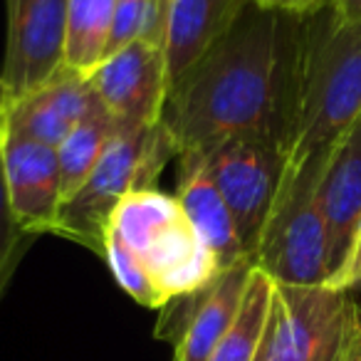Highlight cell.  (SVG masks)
I'll use <instances>...</instances> for the list:
<instances>
[{"label": "cell", "mask_w": 361, "mask_h": 361, "mask_svg": "<svg viewBox=\"0 0 361 361\" xmlns=\"http://www.w3.org/2000/svg\"><path fill=\"white\" fill-rule=\"evenodd\" d=\"M300 16L247 0L228 32L166 94L161 124L176 156H198L235 136L285 146Z\"/></svg>", "instance_id": "1"}, {"label": "cell", "mask_w": 361, "mask_h": 361, "mask_svg": "<svg viewBox=\"0 0 361 361\" xmlns=\"http://www.w3.org/2000/svg\"><path fill=\"white\" fill-rule=\"evenodd\" d=\"M361 119V23H344L334 6L300 16L285 136V166L326 154Z\"/></svg>", "instance_id": "2"}, {"label": "cell", "mask_w": 361, "mask_h": 361, "mask_svg": "<svg viewBox=\"0 0 361 361\" xmlns=\"http://www.w3.org/2000/svg\"><path fill=\"white\" fill-rule=\"evenodd\" d=\"M104 235H114L134 252L161 307L208 290L223 275L221 262L191 226L178 198L156 186L121 198L106 221Z\"/></svg>", "instance_id": "3"}, {"label": "cell", "mask_w": 361, "mask_h": 361, "mask_svg": "<svg viewBox=\"0 0 361 361\" xmlns=\"http://www.w3.org/2000/svg\"><path fill=\"white\" fill-rule=\"evenodd\" d=\"M361 310L349 290L272 285L265 331L252 361H356Z\"/></svg>", "instance_id": "4"}, {"label": "cell", "mask_w": 361, "mask_h": 361, "mask_svg": "<svg viewBox=\"0 0 361 361\" xmlns=\"http://www.w3.org/2000/svg\"><path fill=\"white\" fill-rule=\"evenodd\" d=\"M176 149L164 124H121L85 186L62 206L57 235L102 252L111 211L124 196L154 188Z\"/></svg>", "instance_id": "5"}, {"label": "cell", "mask_w": 361, "mask_h": 361, "mask_svg": "<svg viewBox=\"0 0 361 361\" xmlns=\"http://www.w3.org/2000/svg\"><path fill=\"white\" fill-rule=\"evenodd\" d=\"M329 154V151H326ZM326 154L285 166L275 203L262 228L252 265L277 285H326V228L317 201V183Z\"/></svg>", "instance_id": "6"}, {"label": "cell", "mask_w": 361, "mask_h": 361, "mask_svg": "<svg viewBox=\"0 0 361 361\" xmlns=\"http://www.w3.org/2000/svg\"><path fill=\"white\" fill-rule=\"evenodd\" d=\"M208 176L226 198L250 260L275 203L285 171V146L270 136H235L198 154Z\"/></svg>", "instance_id": "7"}, {"label": "cell", "mask_w": 361, "mask_h": 361, "mask_svg": "<svg viewBox=\"0 0 361 361\" xmlns=\"http://www.w3.org/2000/svg\"><path fill=\"white\" fill-rule=\"evenodd\" d=\"M67 0H8L3 82L11 102L40 90L65 70Z\"/></svg>", "instance_id": "8"}, {"label": "cell", "mask_w": 361, "mask_h": 361, "mask_svg": "<svg viewBox=\"0 0 361 361\" xmlns=\"http://www.w3.org/2000/svg\"><path fill=\"white\" fill-rule=\"evenodd\" d=\"M102 106L119 124H159L169 94L161 40L136 37L109 55L90 77Z\"/></svg>", "instance_id": "9"}, {"label": "cell", "mask_w": 361, "mask_h": 361, "mask_svg": "<svg viewBox=\"0 0 361 361\" xmlns=\"http://www.w3.org/2000/svg\"><path fill=\"white\" fill-rule=\"evenodd\" d=\"M252 262L226 270L208 290L171 300L156 326V336L173 341V361H211L240 310Z\"/></svg>", "instance_id": "10"}, {"label": "cell", "mask_w": 361, "mask_h": 361, "mask_svg": "<svg viewBox=\"0 0 361 361\" xmlns=\"http://www.w3.org/2000/svg\"><path fill=\"white\" fill-rule=\"evenodd\" d=\"M0 159L8 203L18 228L25 235H57L62 211L57 149L16 134L0 121Z\"/></svg>", "instance_id": "11"}, {"label": "cell", "mask_w": 361, "mask_h": 361, "mask_svg": "<svg viewBox=\"0 0 361 361\" xmlns=\"http://www.w3.org/2000/svg\"><path fill=\"white\" fill-rule=\"evenodd\" d=\"M317 201L326 228L331 282L344 267L361 228V119L354 121L326 154L317 183Z\"/></svg>", "instance_id": "12"}, {"label": "cell", "mask_w": 361, "mask_h": 361, "mask_svg": "<svg viewBox=\"0 0 361 361\" xmlns=\"http://www.w3.org/2000/svg\"><path fill=\"white\" fill-rule=\"evenodd\" d=\"M99 109L102 102L90 80L77 72L62 70L40 90L13 99L0 121L16 134L57 149L72 129Z\"/></svg>", "instance_id": "13"}, {"label": "cell", "mask_w": 361, "mask_h": 361, "mask_svg": "<svg viewBox=\"0 0 361 361\" xmlns=\"http://www.w3.org/2000/svg\"><path fill=\"white\" fill-rule=\"evenodd\" d=\"M169 90L186 75L235 23L247 0H159Z\"/></svg>", "instance_id": "14"}, {"label": "cell", "mask_w": 361, "mask_h": 361, "mask_svg": "<svg viewBox=\"0 0 361 361\" xmlns=\"http://www.w3.org/2000/svg\"><path fill=\"white\" fill-rule=\"evenodd\" d=\"M178 164L180 169L176 198L191 226L196 228V233L221 262L223 272L243 265V262H252L243 245L240 233H238L235 218L213 178L208 176L203 161L198 156H180Z\"/></svg>", "instance_id": "15"}, {"label": "cell", "mask_w": 361, "mask_h": 361, "mask_svg": "<svg viewBox=\"0 0 361 361\" xmlns=\"http://www.w3.org/2000/svg\"><path fill=\"white\" fill-rule=\"evenodd\" d=\"M116 0H67L65 70L90 77L109 52Z\"/></svg>", "instance_id": "16"}, {"label": "cell", "mask_w": 361, "mask_h": 361, "mask_svg": "<svg viewBox=\"0 0 361 361\" xmlns=\"http://www.w3.org/2000/svg\"><path fill=\"white\" fill-rule=\"evenodd\" d=\"M119 121L102 106L99 111L82 121L57 146V166H60V191L62 206L85 186V180L94 171L99 156L104 154L111 136L119 131Z\"/></svg>", "instance_id": "17"}, {"label": "cell", "mask_w": 361, "mask_h": 361, "mask_svg": "<svg viewBox=\"0 0 361 361\" xmlns=\"http://www.w3.org/2000/svg\"><path fill=\"white\" fill-rule=\"evenodd\" d=\"M272 285L275 282L262 270L252 267L247 277L245 295H243L240 310L231 322L226 336L221 339L218 349L213 351L211 361H252L260 346L262 331H265L267 310H270Z\"/></svg>", "instance_id": "18"}, {"label": "cell", "mask_w": 361, "mask_h": 361, "mask_svg": "<svg viewBox=\"0 0 361 361\" xmlns=\"http://www.w3.org/2000/svg\"><path fill=\"white\" fill-rule=\"evenodd\" d=\"M102 255L109 262L114 280L119 282V287L131 300H136L144 307H151V310H161V302L156 297L154 287H151L149 277H146L144 267H141V262L136 260V255L129 247L121 245L114 235H104V240H102Z\"/></svg>", "instance_id": "19"}, {"label": "cell", "mask_w": 361, "mask_h": 361, "mask_svg": "<svg viewBox=\"0 0 361 361\" xmlns=\"http://www.w3.org/2000/svg\"><path fill=\"white\" fill-rule=\"evenodd\" d=\"M161 27V3L159 0H116L114 8V30H111L109 52L114 55L136 37L154 35L159 37Z\"/></svg>", "instance_id": "20"}, {"label": "cell", "mask_w": 361, "mask_h": 361, "mask_svg": "<svg viewBox=\"0 0 361 361\" xmlns=\"http://www.w3.org/2000/svg\"><path fill=\"white\" fill-rule=\"evenodd\" d=\"M25 233L18 228L16 218L11 213L6 191V176H3V159H0V290L6 287L11 272L16 270L20 260V240Z\"/></svg>", "instance_id": "21"}, {"label": "cell", "mask_w": 361, "mask_h": 361, "mask_svg": "<svg viewBox=\"0 0 361 361\" xmlns=\"http://www.w3.org/2000/svg\"><path fill=\"white\" fill-rule=\"evenodd\" d=\"M361 285V228L354 238V245H351V252L346 257L344 267L331 277V282L326 287H334V290H351V287Z\"/></svg>", "instance_id": "22"}, {"label": "cell", "mask_w": 361, "mask_h": 361, "mask_svg": "<svg viewBox=\"0 0 361 361\" xmlns=\"http://www.w3.org/2000/svg\"><path fill=\"white\" fill-rule=\"evenodd\" d=\"M255 3L260 8H267V11L305 16V13H312V11H317V8H322L326 0H255Z\"/></svg>", "instance_id": "23"}, {"label": "cell", "mask_w": 361, "mask_h": 361, "mask_svg": "<svg viewBox=\"0 0 361 361\" xmlns=\"http://www.w3.org/2000/svg\"><path fill=\"white\" fill-rule=\"evenodd\" d=\"M334 13L344 23H361V0H331Z\"/></svg>", "instance_id": "24"}, {"label": "cell", "mask_w": 361, "mask_h": 361, "mask_svg": "<svg viewBox=\"0 0 361 361\" xmlns=\"http://www.w3.org/2000/svg\"><path fill=\"white\" fill-rule=\"evenodd\" d=\"M8 104H11V92H8L6 82H3V77H0V119H3V114H6Z\"/></svg>", "instance_id": "25"}, {"label": "cell", "mask_w": 361, "mask_h": 361, "mask_svg": "<svg viewBox=\"0 0 361 361\" xmlns=\"http://www.w3.org/2000/svg\"><path fill=\"white\" fill-rule=\"evenodd\" d=\"M356 361H361V351H359V356H356Z\"/></svg>", "instance_id": "26"}]
</instances>
